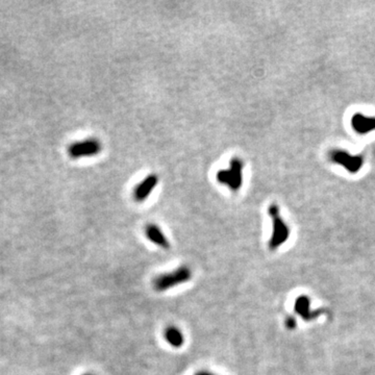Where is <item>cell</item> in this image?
<instances>
[{"label": "cell", "instance_id": "1", "mask_svg": "<svg viewBox=\"0 0 375 375\" xmlns=\"http://www.w3.org/2000/svg\"><path fill=\"white\" fill-rule=\"evenodd\" d=\"M244 162L238 156H234L229 162V169H221L216 173V179L219 184L226 186L229 189L237 193L243 186Z\"/></svg>", "mask_w": 375, "mask_h": 375}, {"label": "cell", "instance_id": "2", "mask_svg": "<svg viewBox=\"0 0 375 375\" xmlns=\"http://www.w3.org/2000/svg\"><path fill=\"white\" fill-rule=\"evenodd\" d=\"M192 277L191 270L187 266H182L170 273H164L153 279V288L158 292L166 291L181 284L189 281Z\"/></svg>", "mask_w": 375, "mask_h": 375}, {"label": "cell", "instance_id": "3", "mask_svg": "<svg viewBox=\"0 0 375 375\" xmlns=\"http://www.w3.org/2000/svg\"><path fill=\"white\" fill-rule=\"evenodd\" d=\"M68 154L74 160L81 158H90L99 154L103 150V144L96 138H89L76 141L68 146Z\"/></svg>", "mask_w": 375, "mask_h": 375}, {"label": "cell", "instance_id": "4", "mask_svg": "<svg viewBox=\"0 0 375 375\" xmlns=\"http://www.w3.org/2000/svg\"><path fill=\"white\" fill-rule=\"evenodd\" d=\"M269 214L273 223V231L269 242V247L271 249H275L285 243V241L288 239L289 229L279 215V208L277 205H271L269 207Z\"/></svg>", "mask_w": 375, "mask_h": 375}, {"label": "cell", "instance_id": "5", "mask_svg": "<svg viewBox=\"0 0 375 375\" xmlns=\"http://www.w3.org/2000/svg\"><path fill=\"white\" fill-rule=\"evenodd\" d=\"M332 162L345 168L350 173H357L362 169L364 160L362 155H353L345 150L334 149L330 153Z\"/></svg>", "mask_w": 375, "mask_h": 375}, {"label": "cell", "instance_id": "6", "mask_svg": "<svg viewBox=\"0 0 375 375\" xmlns=\"http://www.w3.org/2000/svg\"><path fill=\"white\" fill-rule=\"evenodd\" d=\"M159 183V176L151 173L147 175L143 181H141L134 189V199L137 202H144L148 197L150 196L155 187L158 186Z\"/></svg>", "mask_w": 375, "mask_h": 375}, {"label": "cell", "instance_id": "7", "mask_svg": "<svg viewBox=\"0 0 375 375\" xmlns=\"http://www.w3.org/2000/svg\"><path fill=\"white\" fill-rule=\"evenodd\" d=\"M351 126L358 135L369 134L370 131L375 130V117H369L361 113H356L351 119Z\"/></svg>", "mask_w": 375, "mask_h": 375}, {"label": "cell", "instance_id": "8", "mask_svg": "<svg viewBox=\"0 0 375 375\" xmlns=\"http://www.w3.org/2000/svg\"><path fill=\"white\" fill-rule=\"evenodd\" d=\"M145 234L147 239L151 241L153 244L158 245L164 249H168L170 247L168 239L165 237V234H164L162 229L156 224H147L145 228Z\"/></svg>", "mask_w": 375, "mask_h": 375}, {"label": "cell", "instance_id": "9", "mask_svg": "<svg viewBox=\"0 0 375 375\" xmlns=\"http://www.w3.org/2000/svg\"><path fill=\"white\" fill-rule=\"evenodd\" d=\"M164 337H165L166 341L170 344L171 346H173L175 348H179L184 345L185 338L182 332L179 331L177 327L170 326L166 328L165 333H164Z\"/></svg>", "mask_w": 375, "mask_h": 375}, {"label": "cell", "instance_id": "10", "mask_svg": "<svg viewBox=\"0 0 375 375\" xmlns=\"http://www.w3.org/2000/svg\"><path fill=\"white\" fill-rule=\"evenodd\" d=\"M195 375H215V374L210 373V372H208V371H200V372L196 373Z\"/></svg>", "mask_w": 375, "mask_h": 375}, {"label": "cell", "instance_id": "11", "mask_svg": "<svg viewBox=\"0 0 375 375\" xmlns=\"http://www.w3.org/2000/svg\"><path fill=\"white\" fill-rule=\"evenodd\" d=\"M83 375H93V374H90V373H87V374H83Z\"/></svg>", "mask_w": 375, "mask_h": 375}]
</instances>
